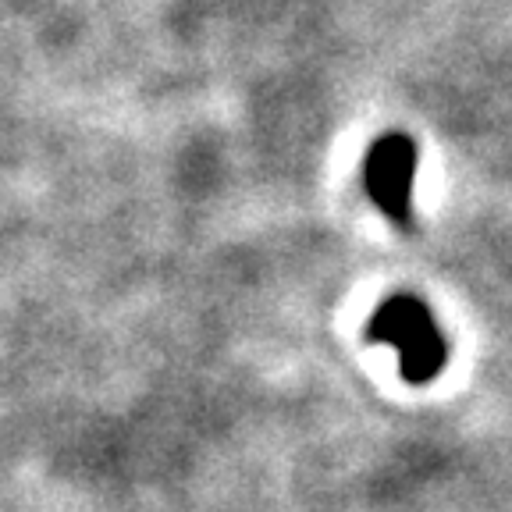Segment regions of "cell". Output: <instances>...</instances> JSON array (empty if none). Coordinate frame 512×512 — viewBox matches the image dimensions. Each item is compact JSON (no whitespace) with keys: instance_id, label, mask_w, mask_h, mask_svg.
Segmentation results:
<instances>
[{"instance_id":"6da1fadb","label":"cell","mask_w":512,"mask_h":512,"mask_svg":"<svg viewBox=\"0 0 512 512\" xmlns=\"http://www.w3.org/2000/svg\"><path fill=\"white\" fill-rule=\"evenodd\" d=\"M367 338L399 352V374L409 384H431L448 363L445 335L434 324L427 303L416 296L384 299L370 317Z\"/></svg>"},{"instance_id":"7a4b0ae2","label":"cell","mask_w":512,"mask_h":512,"mask_svg":"<svg viewBox=\"0 0 512 512\" xmlns=\"http://www.w3.org/2000/svg\"><path fill=\"white\" fill-rule=\"evenodd\" d=\"M413 182H416V143L406 132H384L370 143L363 157V189L370 203L395 228L413 221Z\"/></svg>"}]
</instances>
